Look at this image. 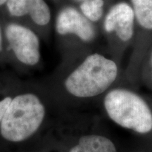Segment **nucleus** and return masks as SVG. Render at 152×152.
<instances>
[{
    "label": "nucleus",
    "instance_id": "nucleus-1",
    "mask_svg": "<svg viewBox=\"0 0 152 152\" xmlns=\"http://www.w3.org/2000/svg\"><path fill=\"white\" fill-rule=\"evenodd\" d=\"M117 76L118 66L113 60L93 54L70 74L65 81V87L76 97H92L105 92Z\"/></svg>",
    "mask_w": 152,
    "mask_h": 152
},
{
    "label": "nucleus",
    "instance_id": "nucleus-2",
    "mask_svg": "<svg viewBox=\"0 0 152 152\" xmlns=\"http://www.w3.org/2000/svg\"><path fill=\"white\" fill-rule=\"evenodd\" d=\"M45 115V107L37 96L18 95L11 100L1 120V135L11 142L24 141L40 127Z\"/></svg>",
    "mask_w": 152,
    "mask_h": 152
},
{
    "label": "nucleus",
    "instance_id": "nucleus-3",
    "mask_svg": "<svg viewBox=\"0 0 152 152\" xmlns=\"http://www.w3.org/2000/svg\"><path fill=\"white\" fill-rule=\"evenodd\" d=\"M109 117L123 128L140 134L152 130V112L141 96L125 89H114L104 98Z\"/></svg>",
    "mask_w": 152,
    "mask_h": 152
},
{
    "label": "nucleus",
    "instance_id": "nucleus-4",
    "mask_svg": "<svg viewBox=\"0 0 152 152\" xmlns=\"http://www.w3.org/2000/svg\"><path fill=\"white\" fill-rule=\"evenodd\" d=\"M6 35L16 58L26 65L37 64L40 58L39 42L31 30L18 24H10L6 29Z\"/></svg>",
    "mask_w": 152,
    "mask_h": 152
},
{
    "label": "nucleus",
    "instance_id": "nucleus-5",
    "mask_svg": "<svg viewBox=\"0 0 152 152\" xmlns=\"http://www.w3.org/2000/svg\"><path fill=\"white\" fill-rule=\"evenodd\" d=\"M134 10L129 4L121 1L113 6L104 19V29L107 33H115L123 42L130 40L134 35Z\"/></svg>",
    "mask_w": 152,
    "mask_h": 152
},
{
    "label": "nucleus",
    "instance_id": "nucleus-6",
    "mask_svg": "<svg viewBox=\"0 0 152 152\" xmlns=\"http://www.w3.org/2000/svg\"><path fill=\"white\" fill-rule=\"evenodd\" d=\"M56 28L60 35L74 34L84 42H90L95 36L94 28L90 20L71 7H66L60 11Z\"/></svg>",
    "mask_w": 152,
    "mask_h": 152
},
{
    "label": "nucleus",
    "instance_id": "nucleus-7",
    "mask_svg": "<svg viewBox=\"0 0 152 152\" xmlns=\"http://www.w3.org/2000/svg\"><path fill=\"white\" fill-rule=\"evenodd\" d=\"M7 5L11 15L19 17L29 14L39 26H45L50 20V10L44 0H7Z\"/></svg>",
    "mask_w": 152,
    "mask_h": 152
},
{
    "label": "nucleus",
    "instance_id": "nucleus-8",
    "mask_svg": "<svg viewBox=\"0 0 152 152\" xmlns=\"http://www.w3.org/2000/svg\"><path fill=\"white\" fill-rule=\"evenodd\" d=\"M70 152H117L113 142L106 137L91 134L80 138Z\"/></svg>",
    "mask_w": 152,
    "mask_h": 152
},
{
    "label": "nucleus",
    "instance_id": "nucleus-9",
    "mask_svg": "<svg viewBox=\"0 0 152 152\" xmlns=\"http://www.w3.org/2000/svg\"><path fill=\"white\" fill-rule=\"evenodd\" d=\"M137 21L144 29L152 30V0H130Z\"/></svg>",
    "mask_w": 152,
    "mask_h": 152
},
{
    "label": "nucleus",
    "instance_id": "nucleus-10",
    "mask_svg": "<svg viewBox=\"0 0 152 152\" xmlns=\"http://www.w3.org/2000/svg\"><path fill=\"white\" fill-rule=\"evenodd\" d=\"M104 5V0H85L80 4V9L90 21L96 22L103 15Z\"/></svg>",
    "mask_w": 152,
    "mask_h": 152
},
{
    "label": "nucleus",
    "instance_id": "nucleus-11",
    "mask_svg": "<svg viewBox=\"0 0 152 152\" xmlns=\"http://www.w3.org/2000/svg\"><path fill=\"white\" fill-rule=\"evenodd\" d=\"M11 100H12V99L8 96V97H6L0 101V123L2 120L4 115L6 113V111H7V108L10 104Z\"/></svg>",
    "mask_w": 152,
    "mask_h": 152
},
{
    "label": "nucleus",
    "instance_id": "nucleus-12",
    "mask_svg": "<svg viewBox=\"0 0 152 152\" xmlns=\"http://www.w3.org/2000/svg\"><path fill=\"white\" fill-rule=\"evenodd\" d=\"M1 43H2V39H1V30H0V51L1 50Z\"/></svg>",
    "mask_w": 152,
    "mask_h": 152
},
{
    "label": "nucleus",
    "instance_id": "nucleus-13",
    "mask_svg": "<svg viewBox=\"0 0 152 152\" xmlns=\"http://www.w3.org/2000/svg\"><path fill=\"white\" fill-rule=\"evenodd\" d=\"M7 0H0V6L3 5L5 2H7Z\"/></svg>",
    "mask_w": 152,
    "mask_h": 152
},
{
    "label": "nucleus",
    "instance_id": "nucleus-14",
    "mask_svg": "<svg viewBox=\"0 0 152 152\" xmlns=\"http://www.w3.org/2000/svg\"><path fill=\"white\" fill-rule=\"evenodd\" d=\"M151 68H152V54H151Z\"/></svg>",
    "mask_w": 152,
    "mask_h": 152
},
{
    "label": "nucleus",
    "instance_id": "nucleus-15",
    "mask_svg": "<svg viewBox=\"0 0 152 152\" xmlns=\"http://www.w3.org/2000/svg\"><path fill=\"white\" fill-rule=\"evenodd\" d=\"M79 1H85V0H79Z\"/></svg>",
    "mask_w": 152,
    "mask_h": 152
}]
</instances>
